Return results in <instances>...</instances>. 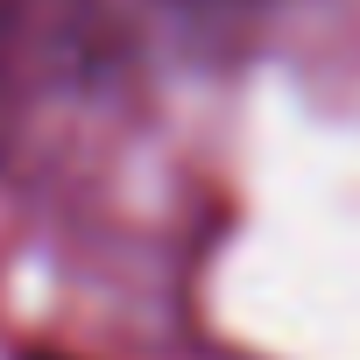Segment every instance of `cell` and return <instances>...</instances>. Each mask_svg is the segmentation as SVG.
I'll use <instances>...</instances> for the list:
<instances>
[{
    "instance_id": "obj_1",
    "label": "cell",
    "mask_w": 360,
    "mask_h": 360,
    "mask_svg": "<svg viewBox=\"0 0 360 360\" xmlns=\"http://www.w3.org/2000/svg\"><path fill=\"white\" fill-rule=\"evenodd\" d=\"M120 8L148 29L184 36V43H212V36H233V29H255V22L297 8V0H120Z\"/></svg>"
}]
</instances>
